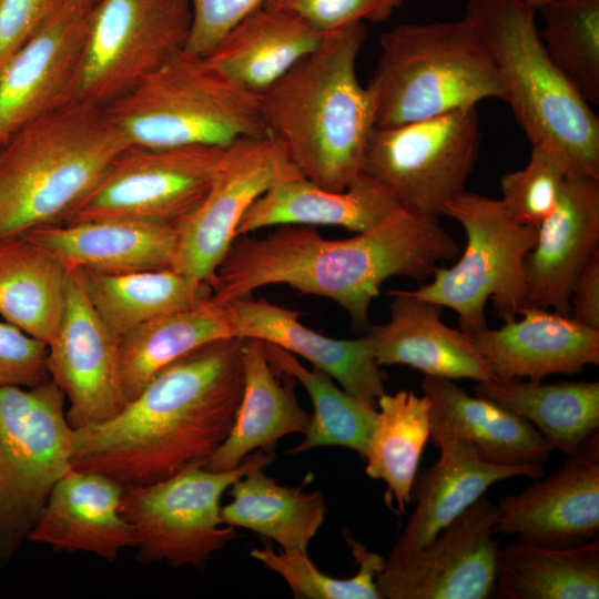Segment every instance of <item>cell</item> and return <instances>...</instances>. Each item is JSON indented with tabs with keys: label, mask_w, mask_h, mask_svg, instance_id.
<instances>
[{
	"label": "cell",
	"mask_w": 599,
	"mask_h": 599,
	"mask_svg": "<svg viewBox=\"0 0 599 599\" xmlns=\"http://www.w3.org/2000/svg\"><path fill=\"white\" fill-rule=\"evenodd\" d=\"M242 346L241 337L204 344L160 369L113 418L74 429L72 468L128 486L204 465L241 402Z\"/></svg>",
	"instance_id": "1"
},
{
	"label": "cell",
	"mask_w": 599,
	"mask_h": 599,
	"mask_svg": "<svg viewBox=\"0 0 599 599\" xmlns=\"http://www.w3.org/2000/svg\"><path fill=\"white\" fill-rule=\"evenodd\" d=\"M280 226L262 238H234L211 285L214 301L227 303L262 286L286 284L336 302L356 328L367 331L370 304L387 278L426 281L459 253L439 217L403 207L344 240H325L309 225Z\"/></svg>",
	"instance_id": "2"
},
{
	"label": "cell",
	"mask_w": 599,
	"mask_h": 599,
	"mask_svg": "<svg viewBox=\"0 0 599 599\" xmlns=\"http://www.w3.org/2000/svg\"><path fill=\"white\" fill-rule=\"evenodd\" d=\"M364 22L327 32L321 43L262 92L270 135L311 182L343 191L363 171L375 128L370 95L357 78Z\"/></svg>",
	"instance_id": "3"
},
{
	"label": "cell",
	"mask_w": 599,
	"mask_h": 599,
	"mask_svg": "<svg viewBox=\"0 0 599 599\" xmlns=\"http://www.w3.org/2000/svg\"><path fill=\"white\" fill-rule=\"evenodd\" d=\"M128 143L105 108L74 98L0 148V238L61 223Z\"/></svg>",
	"instance_id": "4"
},
{
	"label": "cell",
	"mask_w": 599,
	"mask_h": 599,
	"mask_svg": "<svg viewBox=\"0 0 599 599\" xmlns=\"http://www.w3.org/2000/svg\"><path fill=\"white\" fill-rule=\"evenodd\" d=\"M536 12L525 0H468L464 17L530 144L556 149L569 173L599 179V118L548 57Z\"/></svg>",
	"instance_id": "5"
},
{
	"label": "cell",
	"mask_w": 599,
	"mask_h": 599,
	"mask_svg": "<svg viewBox=\"0 0 599 599\" xmlns=\"http://www.w3.org/2000/svg\"><path fill=\"white\" fill-rule=\"evenodd\" d=\"M366 89L375 126H394L502 100V85L468 20L404 23L380 35Z\"/></svg>",
	"instance_id": "6"
},
{
	"label": "cell",
	"mask_w": 599,
	"mask_h": 599,
	"mask_svg": "<svg viewBox=\"0 0 599 599\" xmlns=\"http://www.w3.org/2000/svg\"><path fill=\"white\" fill-rule=\"evenodd\" d=\"M104 108L128 145L224 148L268 134L261 95L185 48Z\"/></svg>",
	"instance_id": "7"
},
{
	"label": "cell",
	"mask_w": 599,
	"mask_h": 599,
	"mask_svg": "<svg viewBox=\"0 0 599 599\" xmlns=\"http://www.w3.org/2000/svg\"><path fill=\"white\" fill-rule=\"evenodd\" d=\"M443 215L464 227V253L451 267H437L432 281L410 294L454 309L458 328L467 334L487 326L488 300L504 322L516 319L526 306L524 263L537 227L516 222L501 200L467 191L450 201Z\"/></svg>",
	"instance_id": "8"
},
{
	"label": "cell",
	"mask_w": 599,
	"mask_h": 599,
	"mask_svg": "<svg viewBox=\"0 0 599 599\" xmlns=\"http://www.w3.org/2000/svg\"><path fill=\"white\" fill-rule=\"evenodd\" d=\"M65 403L50 378L0 388V569L28 540L53 486L72 468L74 428Z\"/></svg>",
	"instance_id": "9"
},
{
	"label": "cell",
	"mask_w": 599,
	"mask_h": 599,
	"mask_svg": "<svg viewBox=\"0 0 599 599\" xmlns=\"http://www.w3.org/2000/svg\"><path fill=\"white\" fill-rule=\"evenodd\" d=\"M275 458L274 453L256 450L231 470L193 464L154 483L125 486L121 512L134 532L136 560L204 568L216 551L240 537L222 522V496L251 468L268 466Z\"/></svg>",
	"instance_id": "10"
},
{
	"label": "cell",
	"mask_w": 599,
	"mask_h": 599,
	"mask_svg": "<svg viewBox=\"0 0 599 599\" xmlns=\"http://www.w3.org/2000/svg\"><path fill=\"white\" fill-rule=\"evenodd\" d=\"M481 140L476 106L394 126H375L363 173L385 186L400 207L443 216L466 191Z\"/></svg>",
	"instance_id": "11"
},
{
	"label": "cell",
	"mask_w": 599,
	"mask_h": 599,
	"mask_svg": "<svg viewBox=\"0 0 599 599\" xmlns=\"http://www.w3.org/2000/svg\"><path fill=\"white\" fill-rule=\"evenodd\" d=\"M223 149L129 145L59 224L115 219L174 227L207 193Z\"/></svg>",
	"instance_id": "12"
},
{
	"label": "cell",
	"mask_w": 599,
	"mask_h": 599,
	"mask_svg": "<svg viewBox=\"0 0 599 599\" xmlns=\"http://www.w3.org/2000/svg\"><path fill=\"white\" fill-rule=\"evenodd\" d=\"M191 24L189 0H97L75 97L106 106L184 49Z\"/></svg>",
	"instance_id": "13"
},
{
	"label": "cell",
	"mask_w": 599,
	"mask_h": 599,
	"mask_svg": "<svg viewBox=\"0 0 599 599\" xmlns=\"http://www.w3.org/2000/svg\"><path fill=\"white\" fill-rule=\"evenodd\" d=\"M303 177L272 135L247 136L224 146L210 189L175 226L171 268L212 285L250 206L266 191Z\"/></svg>",
	"instance_id": "14"
},
{
	"label": "cell",
	"mask_w": 599,
	"mask_h": 599,
	"mask_svg": "<svg viewBox=\"0 0 599 599\" xmlns=\"http://www.w3.org/2000/svg\"><path fill=\"white\" fill-rule=\"evenodd\" d=\"M498 509L485 495L430 541L385 559L380 599H485L495 589Z\"/></svg>",
	"instance_id": "15"
},
{
	"label": "cell",
	"mask_w": 599,
	"mask_h": 599,
	"mask_svg": "<svg viewBox=\"0 0 599 599\" xmlns=\"http://www.w3.org/2000/svg\"><path fill=\"white\" fill-rule=\"evenodd\" d=\"M47 368L64 394L74 429L111 419L128 403L119 341L94 312L75 268H70L62 318L48 343Z\"/></svg>",
	"instance_id": "16"
},
{
	"label": "cell",
	"mask_w": 599,
	"mask_h": 599,
	"mask_svg": "<svg viewBox=\"0 0 599 599\" xmlns=\"http://www.w3.org/2000/svg\"><path fill=\"white\" fill-rule=\"evenodd\" d=\"M94 3L62 0L0 74V148L29 122L77 98Z\"/></svg>",
	"instance_id": "17"
},
{
	"label": "cell",
	"mask_w": 599,
	"mask_h": 599,
	"mask_svg": "<svg viewBox=\"0 0 599 599\" xmlns=\"http://www.w3.org/2000/svg\"><path fill=\"white\" fill-rule=\"evenodd\" d=\"M496 506V534L552 548L592 540L599 530V433L555 471Z\"/></svg>",
	"instance_id": "18"
},
{
	"label": "cell",
	"mask_w": 599,
	"mask_h": 599,
	"mask_svg": "<svg viewBox=\"0 0 599 599\" xmlns=\"http://www.w3.org/2000/svg\"><path fill=\"white\" fill-rule=\"evenodd\" d=\"M599 251V179L568 173L525 257L526 306L570 312L572 283Z\"/></svg>",
	"instance_id": "19"
},
{
	"label": "cell",
	"mask_w": 599,
	"mask_h": 599,
	"mask_svg": "<svg viewBox=\"0 0 599 599\" xmlns=\"http://www.w3.org/2000/svg\"><path fill=\"white\" fill-rule=\"evenodd\" d=\"M520 319L488 326L469 336L494 377L540 382L554 374H580L599 365V331L569 315L538 306H525Z\"/></svg>",
	"instance_id": "20"
},
{
	"label": "cell",
	"mask_w": 599,
	"mask_h": 599,
	"mask_svg": "<svg viewBox=\"0 0 599 599\" xmlns=\"http://www.w3.org/2000/svg\"><path fill=\"white\" fill-rule=\"evenodd\" d=\"M124 487L104 474L71 468L53 486L28 540L114 562L123 549L135 547L121 512Z\"/></svg>",
	"instance_id": "21"
},
{
	"label": "cell",
	"mask_w": 599,
	"mask_h": 599,
	"mask_svg": "<svg viewBox=\"0 0 599 599\" xmlns=\"http://www.w3.org/2000/svg\"><path fill=\"white\" fill-rule=\"evenodd\" d=\"M388 295L389 321L369 325L366 331L379 367L406 365L426 376L453 380L468 378L479 383L494 378L469 334L441 321L440 305L405 290H394Z\"/></svg>",
	"instance_id": "22"
},
{
	"label": "cell",
	"mask_w": 599,
	"mask_h": 599,
	"mask_svg": "<svg viewBox=\"0 0 599 599\" xmlns=\"http://www.w3.org/2000/svg\"><path fill=\"white\" fill-rule=\"evenodd\" d=\"M235 336L256 338L302 356L335 379L348 394L374 406L385 393V376L376 364L370 337L335 339L305 325L297 311L287 309L265 298L248 297L226 303Z\"/></svg>",
	"instance_id": "23"
},
{
	"label": "cell",
	"mask_w": 599,
	"mask_h": 599,
	"mask_svg": "<svg viewBox=\"0 0 599 599\" xmlns=\"http://www.w3.org/2000/svg\"><path fill=\"white\" fill-rule=\"evenodd\" d=\"M423 395L430 403V438L470 443L488 461L544 476L552 448L528 422L500 406L469 395L453 379L424 376Z\"/></svg>",
	"instance_id": "24"
},
{
	"label": "cell",
	"mask_w": 599,
	"mask_h": 599,
	"mask_svg": "<svg viewBox=\"0 0 599 599\" xmlns=\"http://www.w3.org/2000/svg\"><path fill=\"white\" fill-rule=\"evenodd\" d=\"M433 441L439 448V458L417 473L412 490L415 508L387 559L430 541L494 484L518 476L535 479L528 469L488 461L464 439L441 437Z\"/></svg>",
	"instance_id": "25"
},
{
	"label": "cell",
	"mask_w": 599,
	"mask_h": 599,
	"mask_svg": "<svg viewBox=\"0 0 599 599\" xmlns=\"http://www.w3.org/2000/svg\"><path fill=\"white\" fill-rule=\"evenodd\" d=\"M244 383L240 405L229 435L204 467L224 471L236 468L256 450L274 453L276 443L292 434H305L311 423L298 403L295 379L285 375L284 382L272 367L264 342L243 338Z\"/></svg>",
	"instance_id": "26"
},
{
	"label": "cell",
	"mask_w": 599,
	"mask_h": 599,
	"mask_svg": "<svg viewBox=\"0 0 599 599\" xmlns=\"http://www.w3.org/2000/svg\"><path fill=\"white\" fill-rule=\"evenodd\" d=\"M24 235L68 268L108 274L171 268L175 251L173 226L128 220L52 224Z\"/></svg>",
	"instance_id": "27"
},
{
	"label": "cell",
	"mask_w": 599,
	"mask_h": 599,
	"mask_svg": "<svg viewBox=\"0 0 599 599\" xmlns=\"http://www.w3.org/2000/svg\"><path fill=\"white\" fill-rule=\"evenodd\" d=\"M399 207L385 186L363 172L343 191L298 177L261 195L241 219L236 236L272 225H336L361 233Z\"/></svg>",
	"instance_id": "28"
},
{
	"label": "cell",
	"mask_w": 599,
	"mask_h": 599,
	"mask_svg": "<svg viewBox=\"0 0 599 599\" xmlns=\"http://www.w3.org/2000/svg\"><path fill=\"white\" fill-rule=\"evenodd\" d=\"M325 34L287 11L261 6L232 27L205 57L234 82L261 94Z\"/></svg>",
	"instance_id": "29"
},
{
	"label": "cell",
	"mask_w": 599,
	"mask_h": 599,
	"mask_svg": "<svg viewBox=\"0 0 599 599\" xmlns=\"http://www.w3.org/2000/svg\"><path fill=\"white\" fill-rule=\"evenodd\" d=\"M475 395L531 424L552 450L577 454L599 433V382L546 384L494 377L479 382Z\"/></svg>",
	"instance_id": "30"
},
{
	"label": "cell",
	"mask_w": 599,
	"mask_h": 599,
	"mask_svg": "<svg viewBox=\"0 0 599 599\" xmlns=\"http://www.w3.org/2000/svg\"><path fill=\"white\" fill-rule=\"evenodd\" d=\"M69 277L70 268L27 235L0 238V316L47 345L62 318Z\"/></svg>",
	"instance_id": "31"
},
{
	"label": "cell",
	"mask_w": 599,
	"mask_h": 599,
	"mask_svg": "<svg viewBox=\"0 0 599 599\" xmlns=\"http://www.w3.org/2000/svg\"><path fill=\"white\" fill-rule=\"evenodd\" d=\"M231 337L236 336L230 308L212 297L133 328L119 339L128 402L170 363L204 344Z\"/></svg>",
	"instance_id": "32"
},
{
	"label": "cell",
	"mask_w": 599,
	"mask_h": 599,
	"mask_svg": "<svg viewBox=\"0 0 599 599\" xmlns=\"http://www.w3.org/2000/svg\"><path fill=\"white\" fill-rule=\"evenodd\" d=\"M265 467L251 468L231 485L232 500L221 507L222 522L273 540L282 550L307 552L326 517L325 497L321 490H303L307 478L300 486L278 485Z\"/></svg>",
	"instance_id": "33"
},
{
	"label": "cell",
	"mask_w": 599,
	"mask_h": 599,
	"mask_svg": "<svg viewBox=\"0 0 599 599\" xmlns=\"http://www.w3.org/2000/svg\"><path fill=\"white\" fill-rule=\"evenodd\" d=\"M494 590L506 599H598L599 541L552 548L517 538L499 548Z\"/></svg>",
	"instance_id": "34"
},
{
	"label": "cell",
	"mask_w": 599,
	"mask_h": 599,
	"mask_svg": "<svg viewBox=\"0 0 599 599\" xmlns=\"http://www.w3.org/2000/svg\"><path fill=\"white\" fill-rule=\"evenodd\" d=\"M88 301L109 332L123 335L158 316L212 296V287L172 268L108 274L75 268Z\"/></svg>",
	"instance_id": "35"
},
{
	"label": "cell",
	"mask_w": 599,
	"mask_h": 599,
	"mask_svg": "<svg viewBox=\"0 0 599 599\" xmlns=\"http://www.w3.org/2000/svg\"><path fill=\"white\" fill-rule=\"evenodd\" d=\"M377 414L365 456V471L387 486L385 498L404 512L423 450L430 438V403L425 395L400 389L377 399Z\"/></svg>",
	"instance_id": "36"
},
{
	"label": "cell",
	"mask_w": 599,
	"mask_h": 599,
	"mask_svg": "<svg viewBox=\"0 0 599 599\" xmlns=\"http://www.w3.org/2000/svg\"><path fill=\"white\" fill-rule=\"evenodd\" d=\"M272 367L301 383L313 404V414L301 443L287 450L297 455L323 446H337L356 451L365 458L376 406L338 388L326 373L306 368L294 354L264 343Z\"/></svg>",
	"instance_id": "37"
},
{
	"label": "cell",
	"mask_w": 599,
	"mask_h": 599,
	"mask_svg": "<svg viewBox=\"0 0 599 599\" xmlns=\"http://www.w3.org/2000/svg\"><path fill=\"white\" fill-rule=\"evenodd\" d=\"M545 50L589 103H599V0H552L540 7Z\"/></svg>",
	"instance_id": "38"
},
{
	"label": "cell",
	"mask_w": 599,
	"mask_h": 599,
	"mask_svg": "<svg viewBox=\"0 0 599 599\" xmlns=\"http://www.w3.org/2000/svg\"><path fill=\"white\" fill-rule=\"evenodd\" d=\"M344 537L358 565L349 578H335L322 572L301 550L275 552L270 546L253 548L251 556L266 569L280 575L293 596L301 599H380L376 579L385 566V559L369 550L348 531Z\"/></svg>",
	"instance_id": "39"
},
{
	"label": "cell",
	"mask_w": 599,
	"mask_h": 599,
	"mask_svg": "<svg viewBox=\"0 0 599 599\" xmlns=\"http://www.w3.org/2000/svg\"><path fill=\"white\" fill-rule=\"evenodd\" d=\"M568 173L556 149L547 144L531 145L527 165L500 179V200L516 222L537 227L554 211Z\"/></svg>",
	"instance_id": "40"
},
{
	"label": "cell",
	"mask_w": 599,
	"mask_h": 599,
	"mask_svg": "<svg viewBox=\"0 0 599 599\" xmlns=\"http://www.w3.org/2000/svg\"><path fill=\"white\" fill-rule=\"evenodd\" d=\"M404 0H265L268 8L287 11L313 29L327 33L354 22L389 18Z\"/></svg>",
	"instance_id": "41"
},
{
	"label": "cell",
	"mask_w": 599,
	"mask_h": 599,
	"mask_svg": "<svg viewBox=\"0 0 599 599\" xmlns=\"http://www.w3.org/2000/svg\"><path fill=\"white\" fill-rule=\"evenodd\" d=\"M48 345L0 322V388L33 387L48 380Z\"/></svg>",
	"instance_id": "42"
},
{
	"label": "cell",
	"mask_w": 599,
	"mask_h": 599,
	"mask_svg": "<svg viewBox=\"0 0 599 599\" xmlns=\"http://www.w3.org/2000/svg\"><path fill=\"white\" fill-rule=\"evenodd\" d=\"M265 0H189L192 24L185 49L207 55L240 20Z\"/></svg>",
	"instance_id": "43"
},
{
	"label": "cell",
	"mask_w": 599,
	"mask_h": 599,
	"mask_svg": "<svg viewBox=\"0 0 599 599\" xmlns=\"http://www.w3.org/2000/svg\"><path fill=\"white\" fill-rule=\"evenodd\" d=\"M62 0H0V74Z\"/></svg>",
	"instance_id": "44"
},
{
	"label": "cell",
	"mask_w": 599,
	"mask_h": 599,
	"mask_svg": "<svg viewBox=\"0 0 599 599\" xmlns=\"http://www.w3.org/2000/svg\"><path fill=\"white\" fill-rule=\"evenodd\" d=\"M569 316L585 327L599 331V251L572 283Z\"/></svg>",
	"instance_id": "45"
},
{
	"label": "cell",
	"mask_w": 599,
	"mask_h": 599,
	"mask_svg": "<svg viewBox=\"0 0 599 599\" xmlns=\"http://www.w3.org/2000/svg\"><path fill=\"white\" fill-rule=\"evenodd\" d=\"M525 1L531 7H534L536 10H538L540 7L545 6L546 3L552 0H525Z\"/></svg>",
	"instance_id": "46"
},
{
	"label": "cell",
	"mask_w": 599,
	"mask_h": 599,
	"mask_svg": "<svg viewBox=\"0 0 599 599\" xmlns=\"http://www.w3.org/2000/svg\"><path fill=\"white\" fill-rule=\"evenodd\" d=\"M91 1L97 2V0H91Z\"/></svg>",
	"instance_id": "47"
},
{
	"label": "cell",
	"mask_w": 599,
	"mask_h": 599,
	"mask_svg": "<svg viewBox=\"0 0 599 599\" xmlns=\"http://www.w3.org/2000/svg\"><path fill=\"white\" fill-rule=\"evenodd\" d=\"M405 1V0H404Z\"/></svg>",
	"instance_id": "48"
}]
</instances>
